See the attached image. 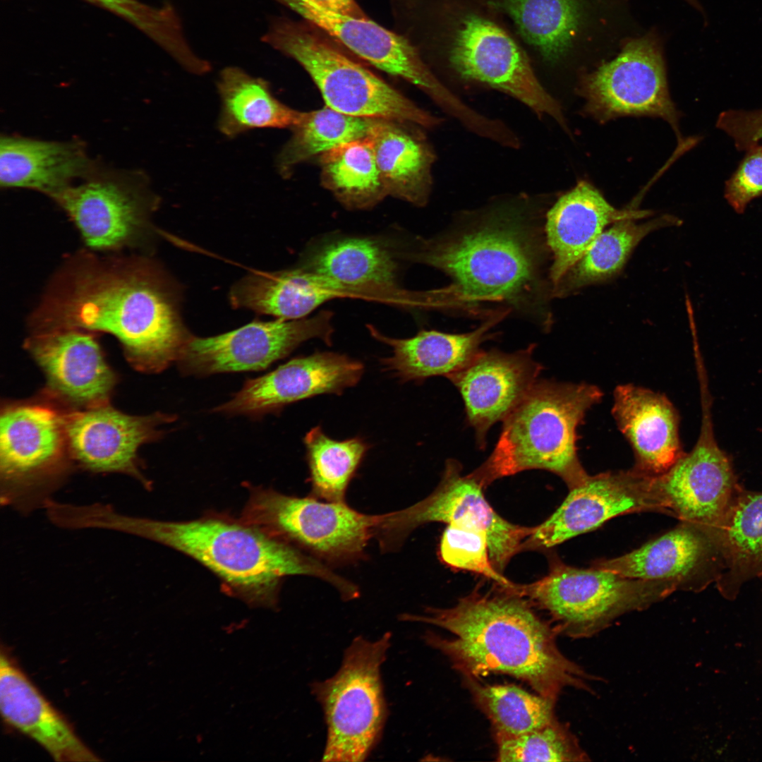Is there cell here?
Returning a JSON list of instances; mask_svg holds the SVG:
<instances>
[{
  "label": "cell",
  "mask_w": 762,
  "mask_h": 762,
  "mask_svg": "<svg viewBox=\"0 0 762 762\" xmlns=\"http://www.w3.org/2000/svg\"><path fill=\"white\" fill-rule=\"evenodd\" d=\"M677 590V584L670 580L629 578L557 562L543 578L519 586L517 595L546 610L557 632L576 639L590 637L620 615L644 610Z\"/></svg>",
  "instance_id": "9"
},
{
  "label": "cell",
  "mask_w": 762,
  "mask_h": 762,
  "mask_svg": "<svg viewBox=\"0 0 762 762\" xmlns=\"http://www.w3.org/2000/svg\"><path fill=\"white\" fill-rule=\"evenodd\" d=\"M628 218L605 229L580 260L552 290V297L564 296L583 286L606 280L618 273L639 242L660 228L677 225L679 220L663 215L643 222Z\"/></svg>",
  "instance_id": "35"
},
{
  "label": "cell",
  "mask_w": 762,
  "mask_h": 762,
  "mask_svg": "<svg viewBox=\"0 0 762 762\" xmlns=\"http://www.w3.org/2000/svg\"><path fill=\"white\" fill-rule=\"evenodd\" d=\"M762 195V145L748 150L739 166L725 182V198L739 214L748 204Z\"/></svg>",
  "instance_id": "43"
},
{
  "label": "cell",
  "mask_w": 762,
  "mask_h": 762,
  "mask_svg": "<svg viewBox=\"0 0 762 762\" xmlns=\"http://www.w3.org/2000/svg\"><path fill=\"white\" fill-rule=\"evenodd\" d=\"M363 370L361 362L334 352L294 358L269 373L248 380L231 399L214 411L252 417L279 412L305 399L340 394L359 382Z\"/></svg>",
  "instance_id": "19"
},
{
  "label": "cell",
  "mask_w": 762,
  "mask_h": 762,
  "mask_svg": "<svg viewBox=\"0 0 762 762\" xmlns=\"http://www.w3.org/2000/svg\"><path fill=\"white\" fill-rule=\"evenodd\" d=\"M395 251L372 237L331 236L311 244L299 267L341 286L348 296L398 291Z\"/></svg>",
  "instance_id": "25"
},
{
  "label": "cell",
  "mask_w": 762,
  "mask_h": 762,
  "mask_svg": "<svg viewBox=\"0 0 762 762\" xmlns=\"http://www.w3.org/2000/svg\"><path fill=\"white\" fill-rule=\"evenodd\" d=\"M220 133L232 139L258 128H291L302 112L279 101L265 79L236 66L222 69L217 82Z\"/></svg>",
  "instance_id": "33"
},
{
  "label": "cell",
  "mask_w": 762,
  "mask_h": 762,
  "mask_svg": "<svg viewBox=\"0 0 762 762\" xmlns=\"http://www.w3.org/2000/svg\"><path fill=\"white\" fill-rule=\"evenodd\" d=\"M713 533L724 566L715 584L733 600L744 583L762 574V492L742 487Z\"/></svg>",
  "instance_id": "32"
},
{
  "label": "cell",
  "mask_w": 762,
  "mask_h": 762,
  "mask_svg": "<svg viewBox=\"0 0 762 762\" xmlns=\"http://www.w3.org/2000/svg\"><path fill=\"white\" fill-rule=\"evenodd\" d=\"M475 702L490 720L497 737L519 736L556 719L555 701L512 684H480L466 677Z\"/></svg>",
  "instance_id": "39"
},
{
  "label": "cell",
  "mask_w": 762,
  "mask_h": 762,
  "mask_svg": "<svg viewBox=\"0 0 762 762\" xmlns=\"http://www.w3.org/2000/svg\"><path fill=\"white\" fill-rule=\"evenodd\" d=\"M569 490L558 509L533 528L524 549L554 547L622 514L643 512L667 514L656 476L635 468L588 476L583 483Z\"/></svg>",
  "instance_id": "16"
},
{
  "label": "cell",
  "mask_w": 762,
  "mask_h": 762,
  "mask_svg": "<svg viewBox=\"0 0 762 762\" xmlns=\"http://www.w3.org/2000/svg\"><path fill=\"white\" fill-rule=\"evenodd\" d=\"M422 45L439 51L461 78L500 90L538 114L564 117L528 56L484 0H407Z\"/></svg>",
  "instance_id": "5"
},
{
  "label": "cell",
  "mask_w": 762,
  "mask_h": 762,
  "mask_svg": "<svg viewBox=\"0 0 762 762\" xmlns=\"http://www.w3.org/2000/svg\"><path fill=\"white\" fill-rule=\"evenodd\" d=\"M651 211L613 207L593 185L580 181L546 214L544 233L552 255V290L608 226L628 218L644 219Z\"/></svg>",
  "instance_id": "24"
},
{
  "label": "cell",
  "mask_w": 762,
  "mask_h": 762,
  "mask_svg": "<svg viewBox=\"0 0 762 762\" xmlns=\"http://www.w3.org/2000/svg\"><path fill=\"white\" fill-rule=\"evenodd\" d=\"M509 310L496 311L476 329L464 334H449L423 329L415 336L397 339L383 335L368 325L371 336L389 346L392 355L381 360L385 371L401 382L423 380L436 375L449 376L466 367L480 351L482 342L490 338V329Z\"/></svg>",
  "instance_id": "29"
},
{
  "label": "cell",
  "mask_w": 762,
  "mask_h": 762,
  "mask_svg": "<svg viewBox=\"0 0 762 762\" xmlns=\"http://www.w3.org/2000/svg\"><path fill=\"white\" fill-rule=\"evenodd\" d=\"M27 345L62 397L88 408L104 404L115 379L92 335L78 329H50Z\"/></svg>",
  "instance_id": "23"
},
{
  "label": "cell",
  "mask_w": 762,
  "mask_h": 762,
  "mask_svg": "<svg viewBox=\"0 0 762 762\" xmlns=\"http://www.w3.org/2000/svg\"><path fill=\"white\" fill-rule=\"evenodd\" d=\"M592 385L536 381L503 421L495 447L472 474L484 486L528 469L559 476L572 489L588 475L576 452V429L601 398Z\"/></svg>",
  "instance_id": "6"
},
{
  "label": "cell",
  "mask_w": 762,
  "mask_h": 762,
  "mask_svg": "<svg viewBox=\"0 0 762 762\" xmlns=\"http://www.w3.org/2000/svg\"><path fill=\"white\" fill-rule=\"evenodd\" d=\"M262 40L296 61L329 108L344 114L433 127L440 119L353 61L306 21L272 18Z\"/></svg>",
  "instance_id": "7"
},
{
  "label": "cell",
  "mask_w": 762,
  "mask_h": 762,
  "mask_svg": "<svg viewBox=\"0 0 762 762\" xmlns=\"http://www.w3.org/2000/svg\"><path fill=\"white\" fill-rule=\"evenodd\" d=\"M276 1L373 66L416 85L445 111H452L459 105L460 99L438 80L417 47L404 35L392 32L368 18L325 9L310 0Z\"/></svg>",
  "instance_id": "17"
},
{
  "label": "cell",
  "mask_w": 762,
  "mask_h": 762,
  "mask_svg": "<svg viewBox=\"0 0 762 762\" xmlns=\"http://www.w3.org/2000/svg\"><path fill=\"white\" fill-rule=\"evenodd\" d=\"M148 181L141 171L98 165L52 199L71 217L87 245L113 249L134 241L145 231L150 213L158 203Z\"/></svg>",
  "instance_id": "14"
},
{
  "label": "cell",
  "mask_w": 762,
  "mask_h": 762,
  "mask_svg": "<svg viewBox=\"0 0 762 762\" xmlns=\"http://www.w3.org/2000/svg\"><path fill=\"white\" fill-rule=\"evenodd\" d=\"M709 423L704 418L692 450L656 480L667 514L713 533L742 486L731 458L718 445Z\"/></svg>",
  "instance_id": "18"
},
{
  "label": "cell",
  "mask_w": 762,
  "mask_h": 762,
  "mask_svg": "<svg viewBox=\"0 0 762 762\" xmlns=\"http://www.w3.org/2000/svg\"><path fill=\"white\" fill-rule=\"evenodd\" d=\"M98 164L78 140L52 141L20 135H1L0 185L26 188L54 197L81 181Z\"/></svg>",
  "instance_id": "27"
},
{
  "label": "cell",
  "mask_w": 762,
  "mask_h": 762,
  "mask_svg": "<svg viewBox=\"0 0 762 762\" xmlns=\"http://www.w3.org/2000/svg\"><path fill=\"white\" fill-rule=\"evenodd\" d=\"M507 16L524 42L555 64L574 48L586 20L583 0H484Z\"/></svg>",
  "instance_id": "31"
},
{
  "label": "cell",
  "mask_w": 762,
  "mask_h": 762,
  "mask_svg": "<svg viewBox=\"0 0 762 762\" xmlns=\"http://www.w3.org/2000/svg\"><path fill=\"white\" fill-rule=\"evenodd\" d=\"M0 709L8 725L36 741L54 760L99 761L64 717L3 651L0 658Z\"/></svg>",
  "instance_id": "28"
},
{
  "label": "cell",
  "mask_w": 762,
  "mask_h": 762,
  "mask_svg": "<svg viewBox=\"0 0 762 762\" xmlns=\"http://www.w3.org/2000/svg\"><path fill=\"white\" fill-rule=\"evenodd\" d=\"M379 119L353 116L329 107L302 112L292 135L279 152L276 165L288 178L298 164L342 144L368 138Z\"/></svg>",
  "instance_id": "37"
},
{
  "label": "cell",
  "mask_w": 762,
  "mask_h": 762,
  "mask_svg": "<svg viewBox=\"0 0 762 762\" xmlns=\"http://www.w3.org/2000/svg\"><path fill=\"white\" fill-rule=\"evenodd\" d=\"M593 567L629 578L670 580L679 590L696 592L716 583L724 569L713 533L684 521L638 549Z\"/></svg>",
  "instance_id": "21"
},
{
  "label": "cell",
  "mask_w": 762,
  "mask_h": 762,
  "mask_svg": "<svg viewBox=\"0 0 762 762\" xmlns=\"http://www.w3.org/2000/svg\"><path fill=\"white\" fill-rule=\"evenodd\" d=\"M577 91L586 102L583 112L601 123L624 116L658 117L682 141L662 45L655 32L626 40L614 59L581 75Z\"/></svg>",
  "instance_id": "13"
},
{
  "label": "cell",
  "mask_w": 762,
  "mask_h": 762,
  "mask_svg": "<svg viewBox=\"0 0 762 762\" xmlns=\"http://www.w3.org/2000/svg\"><path fill=\"white\" fill-rule=\"evenodd\" d=\"M325 9L357 18H366V16L355 0H310Z\"/></svg>",
  "instance_id": "44"
},
{
  "label": "cell",
  "mask_w": 762,
  "mask_h": 762,
  "mask_svg": "<svg viewBox=\"0 0 762 762\" xmlns=\"http://www.w3.org/2000/svg\"><path fill=\"white\" fill-rule=\"evenodd\" d=\"M346 296L341 286L298 267L249 274L234 285L229 298L236 308L291 320L304 318L326 301Z\"/></svg>",
  "instance_id": "30"
},
{
  "label": "cell",
  "mask_w": 762,
  "mask_h": 762,
  "mask_svg": "<svg viewBox=\"0 0 762 762\" xmlns=\"http://www.w3.org/2000/svg\"><path fill=\"white\" fill-rule=\"evenodd\" d=\"M395 121L379 119L370 138L387 195L424 205L434 155L428 145Z\"/></svg>",
  "instance_id": "34"
},
{
  "label": "cell",
  "mask_w": 762,
  "mask_h": 762,
  "mask_svg": "<svg viewBox=\"0 0 762 762\" xmlns=\"http://www.w3.org/2000/svg\"><path fill=\"white\" fill-rule=\"evenodd\" d=\"M67 282L46 301L41 321L52 329L110 333L140 370L157 373L178 362L193 337L181 320L174 289L147 263L89 265Z\"/></svg>",
  "instance_id": "3"
},
{
  "label": "cell",
  "mask_w": 762,
  "mask_h": 762,
  "mask_svg": "<svg viewBox=\"0 0 762 762\" xmlns=\"http://www.w3.org/2000/svg\"><path fill=\"white\" fill-rule=\"evenodd\" d=\"M104 530L146 538L197 560L243 598L270 605L283 577L306 575L333 586L341 596L355 584L293 545L259 528L218 519L186 522L159 521L119 512L113 506L101 516Z\"/></svg>",
  "instance_id": "4"
},
{
  "label": "cell",
  "mask_w": 762,
  "mask_h": 762,
  "mask_svg": "<svg viewBox=\"0 0 762 762\" xmlns=\"http://www.w3.org/2000/svg\"><path fill=\"white\" fill-rule=\"evenodd\" d=\"M332 313L324 310L298 320L254 321L210 337H192L178 361L185 375L260 370L285 358L311 339L332 344Z\"/></svg>",
  "instance_id": "15"
},
{
  "label": "cell",
  "mask_w": 762,
  "mask_h": 762,
  "mask_svg": "<svg viewBox=\"0 0 762 762\" xmlns=\"http://www.w3.org/2000/svg\"><path fill=\"white\" fill-rule=\"evenodd\" d=\"M176 419L162 413L128 416L102 404L75 413L65 423L66 443L83 468L127 474L149 488L150 482L138 466V449L162 435L159 426Z\"/></svg>",
  "instance_id": "20"
},
{
  "label": "cell",
  "mask_w": 762,
  "mask_h": 762,
  "mask_svg": "<svg viewBox=\"0 0 762 762\" xmlns=\"http://www.w3.org/2000/svg\"><path fill=\"white\" fill-rule=\"evenodd\" d=\"M759 578H761L762 579V574L761 575V576Z\"/></svg>",
  "instance_id": "45"
},
{
  "label": "cell",
  "mask_w": 762,
  "mask_h": 762,
  "mask_svg": "<svg viewBox=\"0 0 762 762\" xmlns=\"http://www.w3.org/2000/svg\"><path fill=\"white\" fill-rule=\"evenodd\" d=\"M391 634L355 638L332 677L312 684L327 725L322 761H363L380 740L387 715L380 675Z\"/></svg>",
  "instance_id": "8"
},
{
  "label": "cell",
  "mask_w": 762,
  "mask_h": 762,
  "mask_svg": "<svg viewBox=\"0 0 762 762\" xmlns=\"http://www.w3.org/2000/svg\"><path fill=\"white\" fill-rule=\"evenodd\" d=\"M320 163L323 186L349 209L371 208L387 195L370 136L332 149Z\"/></svg>",
  "instance_id": "36"
},
{
  "label": "cell",
  "mask_w": 762,
  "mask_h": 762,
  "mask_svg": "<svg viewBox=\"0 0 762 762\" xmlns=\"http://www.w3.org/2000/svg\"><path fill=\"white\" fill-rule=\"evenodd\" d=\"M65 423L38 405L7 408L0 421V502L21 516L44 509L64 481Z\"/></svg>",
  "instance_id": "11"
},
{
  "label": "cell",
  "mask_w": 762,
  "mask_h": 762,
  "mask_svg": "<svg viewBox=\"0 0 762 762\" xmlns=\"http://www.w3.org/2000/svg\"><path fill=\"white\" fill-rule=\"evenodd\" d=\"M379 514L359 512L346 502L255 490L244 523L280 538L326 565L351 564L365 556Z\"/></svg>",
  "instance_id": "10"
},
{
  "label": "cell",
  "mask_w": 762,
  "mask_h": 762,
  "mask_svg": "<svg viewBox=\"0 0 762 762\" xmlns=\"http://www.w3.org/2000/svg\"><path fill=\"white\" fill-rule=\"evenodd\" d=\"M303 442L310 495L327 502H346L347 488L370 445L359 437L342 441L332 439L319 426L310 429Z\"/></svg>",
  "instance_id": "38"
},
{
  "label": "cell",
  "mask_w": 762,
  "mask_h": 762,
  "mask_svg": "<svg viewBox=\"0 0 762 762\" xmlns=\"http://www.w3.org/2000/svg\"><path fill=\"white\" fill-rule=\"evenodd\" d=\"M496 741L498 761H589L575 735L557 719L519 736L497 737Z\"/></svg>",
  "instance_id": "40"
},
{
  "label": "cell",
  "mask_w": 762,
  "mask_h": 762,
  "mask_svg": "<svg viewBox=\"0 0 762 762\" xmlns=\"http://www.w3.org/2000/svg\"><path fill=\"white\" fill-rule=\"evenodd\" d=\"M116 15L138 29L176 61L188 57L191 48L181 21L169 4L154 6L140 0H86Z\"/></svg>",
  "instance_id": "41"
},
{
  "label": "cell",
  "mask_w": 762,
  "mask_h": 762,
  "mask_svg": "<svg viewBox=\"0 0 762 762\" xmlns=\"http://www.w3.org/2000/svg\"><path fill=\"white\" fill-rule=\"evenodd\" d=\"M471 220L440 237L417 240L398 255L451 278L450 285L430 294L434 306L500 303L548 327L552 295L543 275L549 250L544 227L519 205H503Z\"/></svg>",
  "instance_id": "1"
},
{
  "label": "cell",
  "mask_w": 762,
  "mask_h": 762,
  "mask_svg": "<svg viewBox=\"0 0 762 762\" xmlns=\"http://www.w3.org/2000/svg\"><path fill=\"white\" fill-rule=\"evenodd\" d=\"M521 598L473 592L450 607L401 619L445 630L446 636L428 632L425 640L465 677L506 674L555 701L567 687L591 691L595 678L560 651L557 630Z\"/></svg>",
  "instance_id": "2"
},
{
  "label": "cell",
  "mask_w": 762,
  "mask_h": 762,
  "mask_svg": "<svg viewBox=\"0 0 762 762\" xmlns=\"http://www.w3.org/2000/svg\"><path fill=\"white\" fill-rule=\"evenodd\" d=\"M534 346L512 353L480 351L447 377L463 398L480 447H485L490 427L503 421L536 383L542 367L532 358Z\"/></svg>",
  "instance_id": "22"
},
{
  "label": "cell",
  "mask_w": 762,
  "mask_h": 762,
  "mask_svg": "<svg viewBox=\"0 0 762 762\" xmlns=\"http://www.w3.org/2000/svg\"><path fill=\"white\" fill-rule=\"evenodd\" d=\"M442 560L458 569L484 576L507 592L516 593L518 586L503 576L492 563L485 531L459 523L447 524L440 545Z\"/></svg>",
  "instance_id": "42"
},
{
  "label": "cell",
  "mask_w": 762,
  "mask_h": 762,
  "mask_svg": "<svg viewBox=\"0 0 762 762\" xmlns=\"http://www.w3.org/2000/svg\"><path fill=\"white\" fill-rule=\"evenodd\" d=\"M460 464L447 461L440 485L423 500L402 509L379 514L374 536L384 552L399 549L417 527L430 522L459 523L486 532L490 557L502 571L515 554L524 549L534 527L513 524L490 505L483 485L472 473L461 474Z\"/></svg>",
  "instance_id": "12"
},
{
  "label": "cell",
  "mask_w": 762,
  "mask_h": 762,
  "mask_svg": "<svg viewBox=\"0 0 762 762\" xmlns=\"http://www.w3.org/2000/svg\"><path fill=\"white\" fill-rule=\"evenodd\" d=\"M612 413L632 447L639 471L662 475L683 455L678 414L665 396L633 385L618 386Z\"/></svg>",
  "instance_id": "26"
}]
</instances>
